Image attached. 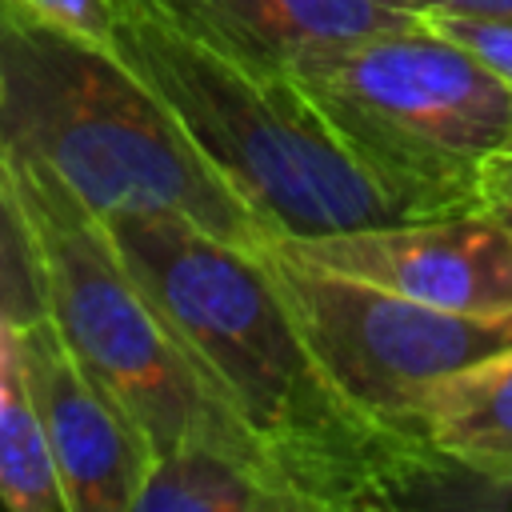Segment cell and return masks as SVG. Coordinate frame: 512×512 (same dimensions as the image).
I'll list each match as a JSON object with an SVG mask.
<instances>
[{"label":"cell","mask_w":512,"mask_h":512,"mask_svg":"<svg viewBox=\"0 0 512 512\" xmlns=\"http://www.w3.org/2000/svg\"><path fill=\"white\" fill-rule=\"evenodd\" d=\"M100 220L204 388L300 512L424 504L444 464L420 440L368 420L332 384L264 244L244 248L156 212Z\"/></svg>","instance_id":"cell-1"},{"label":"cell","mask_w":512,"mask_h":512,"mask_svg":"<svg viewBox=\"0 0 512 512\" xmlns=\"http://www.w3.org/2000/svg\"><path fill=\"white\" fill-rule=\"evenodd\" d=\"M0 144L44 164L96 216L156 212L264 244L256 216L132 64L20 0H0Z\"/></svg>","instance_id":"cell-2"},{"label":"cell","mask_w":512,"mask_h":512,"mask_svg":"<svg viewBox=\"0 0 512 512\" xmlns=\"http://www.w3.org/2000/svg\"><path fill=\"white\" fill-rule=\"evenodd\" d=\"M112 48L168 104L264 240H316L412 216L292 72L252 68L144 0H116Z\"/></svg>","instance_id":"cell-3"},{"label":"cell","mask_w":512,"mask_h":512,"mask_svg":"<svg viewBox=\"0 0 512 512\" xmlns=\"http://www.w3.org/2000/svg\"><path fill=\"white\" fill-rule=\"evenodd\" d=\"M292 76L412 216L480 212L484 188L512 164V84L424 20Z\"/></svg>","instance_id":"cell-4"},{"label":"cell","mask_w":512,"mask_h":512,"mask_svg":"<svg viewBox=\"0 0 512 512\" xmlns=\"http://www.w3.org/2000/svg\"><path fill=\"white\" fill-rule=\"evenodd\" d=\"M8 172L36 232L52 324L72 356L140 424L152 456L180 444H208L276 484L256 444L204 388L196 364L124 268L104 220L36 160L8 152Z\"/></svg>","instance_id":"cell-5"},{"label":"cell","mask_w":512,"mask_h":512,"mask_svg":"<svg viewBox=\"0 0 512 512\" xmlns=\"http://www.w3.org/2000/svg\"><path fill=\"white\" fill-rule=\"evenodd\" d=\"M264 260L332 384L392 432L412 436V408L432 384L512 344V308H436L320 268L280 240H264Z\"/></svg>","instance_id":"cell-6"},{"label":"cell","mask_w":512,"mask_h":512,"mask_svg":"<svg viewBox=\"0 0 512 512\" xmlns=\"http://www.w3.org/2000/svg\"><path fill=\"white\" fill-rule=\"evenodd\" d=\"M280 244L320 268L436 308H512V228L492 212L408 216L396 224Z\"/></svg>","instance_id":"cell-7"},{"label":"cell","mask_w":512,"mask_h":512,"mask_svg":"<svg viewBox=\"0 0 512 512\" xmlns=\"http://www.w3.org/2000/svg\"><path fill=\"white\" fill-rule=\"evenodd\" d=\"M36 420L68 512H132L152 444L120 400L72 356L52 316L20 328Z\"/></svg>","instance_id":"cell-8"},{"label":"cell","mask_w":512,"mask_h":512,"mask_svg":"<svg viewBox=\"0 0 512 512\" xmlns=\"http://www.w3.org/2000/svg\"><path fill=\"white\" fill-rule=\"evenodd\" d=\"M204 44L264 68L296 72L368 36L412 28V0H144Z\"/></svg>","instance_id":"cell-9"},{"label":"cell","mask_w":512,"mask_h":512,"mask_svg":"<svg viewBox=\"0 0 512 512\" xmlns=\"http://www.w3.org/2000/svg\"><path fill=\"white\" fill-rule=\"evenodd\" d=\"M408 432L444 464V480L472 484L476 500L488 488L512 484V344L432 384L408 420Z\"/></svg>","instance_id":"cell-10"},{"label":"cell","mask_w":512,"mask_h":512,"mask_svg":"<svg viewBox=\"0 0 512 512\" xmlns=\"http://www.w3.org/2000/svg\"><path fill=\"white\" fill-rule=\"evenodd\" d=\"M132 512H300L276 484H268L244 460L208 448L180 444L152 456Z\"/></svg>","instance_id":"cell-11"},{"label":"cell","mask_w":512,"mask_h":512,"mask_svg":"<svg viewBox=\"0 0 512 512\" xmlns=\"http://www.w3.org/2000/svg\"><path fill=\"white\" fill-rule=\"evenodd\" d=\"M20 328L24 324L0 320V508L68 512L36 420Z\"/></svg>","instance_id":"cell-12"},{"label":"cell","mask_w":512,"mask_h":512,"mask_svg":"<svg viewBox=\"0 0 512 512\" xmlns=\"http://www.w3.org/2000/svg\"><path fill=\"white\" fill-rule=\"evenodd\" d=\"M48 316L44 268L28 212L12 188L8 152L0 156V320L32 324Z\"/></svg>","instance_id":"cell-13"},{"label":"cell","mask_w":512,"mask_h":512,"mask_svg":"<svg viewBox=\"0 0 512 512\" xmlns=\"http://www.w3.org/2000/svg\"><path fill=\"white\" fill-rule=\"evenodd\" d=\"M420 20L456 40L460 48H468L480 64H488L500 80L512 84V20H484V16H464V12H440V8H424Z\"/></svg>","instance_id":"cell-14"},{"label":"cell","mask_w":512,"mask_h":512,"mask_svg":"<svg viewBox=\"0 0 512 512\" xmlns=\"http://www.w3.org/2000/svg\"><path fill=\"white\" fill-rule=\"evenodd\" d=\"M32 12L88 36L100 44H112V28H116V0H20Z\"/></svg>","instance_id":"cell-15"},{"label":"cell","mask_w":512,"mask_h":512,"mask_svg":"<svg viewBox=\"0 0 512 512\" xmlns=\"http://www.w3.org/2000/svg\"><path fill=\"white\" fill-rule=\"evenodd\" d=\"M416 12L440 8V12H464V16H484V20H512V0H412Z\"/></svg>","instance_id":"cell-16"},{"label":"cell","mask_w":512,"mask_h":512,"mask_svg":"<svg viewBox=\"0 0 512 512\" xmlns=\"http://www.w3.org/2000/svg\"><path fill=\"white\" fill-rule=\"evenodd\" d=\"M480 212H492L496 220H504L512 228V164H504L492 184L484 188V200H480Z\"/></svg>","instance_id":"cell-17"},{"label":"cell","mask_w":512,"mask_h":512,"mask_svg":"<svg viewBox=\"0 0 512 512\" xmlns=\"http://www.w3.org/2000/svg\"><path fill=\"white\" fill-rule=\"evenodd\" d=\"M472 504H496V508H512V484H500V488H488L480 492Z\"/></svg>","instance_id":"cell-18"},{"label":"cell","mask_w":512,"mask_h":512,"mask_svg":"<svg viewBox=\"0 0 512 512\" xmlns=\"http://www.w3.org/2000/svg\"><path fill=\"white\" fill-rule=\"evenodd\" d=\"M0 156H4V144H0Z\"/></svg>","instance_id":"cell-19"}]
</instances>
